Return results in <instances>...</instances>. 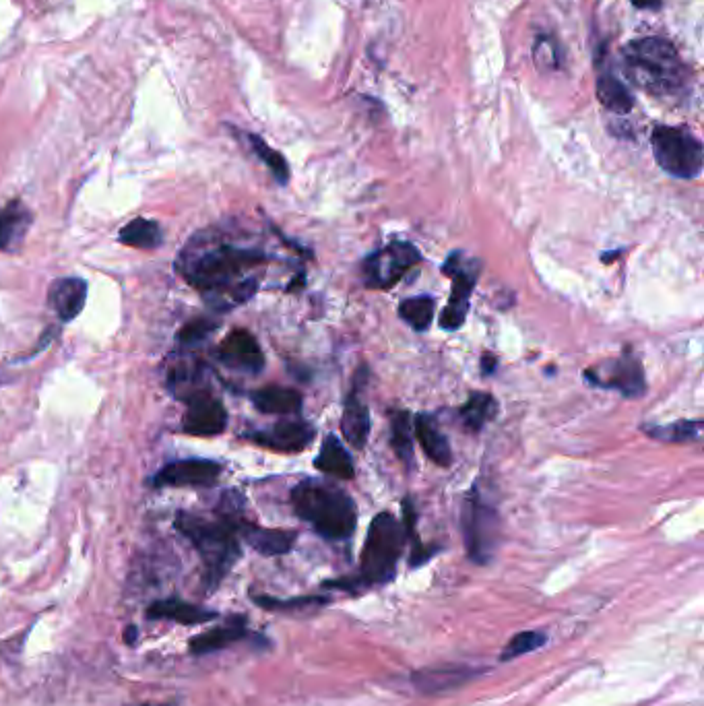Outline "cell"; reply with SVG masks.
<instances>
[{
    "instance_id": "6da1fadb",
    "label": "cell",
    "mask_w": 704,
    "mask_h": 706,
    "mask_svg": "<svg viewBox=\"0 0 704 706\" xmlns=\"http://www.w3.org/2000/svg\"><path fill=\"white\" fill-rule=\"evenodd\" d=\"M292 506L296 515L310 523L312 529L331 541L354 535L358 510L345 490L320 479H306L292 490Z\"/></svg>"
},
{
    "instance_id": "7a4b0ae2",
    "label": "cell",
    "mask_w": 704,
    "mask_h": 706,
    "mask_svg": "<svg viewBox=\"0 0 704 706\" xmlns=\"http://www.w3.org/2000/svg\"><path fill=\"white\" fill-rule=\"evenodd\" d=\"M626 77L653 95L676 93L688 79L684 62L665 38H640L622 50Z\"/></svg>"
},
{
    "instance_id": "3957f363",
    "label": "cell",
    "mask_w": 704,
    "mask_h": 706,
    "mask_svg": "<svg viewBox=\"0 0 704 706\" xmlns=\"http://www.w3.org/2000/svg\"><path fill=\"white\" fill-rule=\"evenodd\" d=\"M176 529L195 545L205 564L207 587L215 589L240 558V537L234 519L209 521L190 512H178Z\"/></svg>"
},
{
    "instance_id": "277c9868",
    "label": "cell",
    "mask_w": 704,
    "mask_h": 706,
    "mask_svg": "<svg viewBox=\"0 0 704 706\" xmlns=\"http://www.w3.org/2000/svg\"><path fill=\"white\" fill-rule=\"evenodd\" d=\"M265 259L267 256L259 250L219 246L192 261L182 275L201 292H223L226 287H232L242 271L265 263Z\"/></svg>"
},
{
    "instance_id": "5b68a950",
    "label": "cell",
    "mask_w": 704,
    "mask_h": 706,
    "mask_svg": "<svg viewBox=\"0 0 704 706\" xmlns=\"http://www.w3.org/2000/svg\"><path fill=\"white\" fill-rule=\"evenodd\" d=\"M403 529L391 512H380L370 523L362 550V579L370 585L389 583L403 552Z\"/></svg>"
},
{
    "instance_id": "8992f818",
    "label": "cell",
    "mask_w": 704,
    "mask_h": 706,
    "mask_svg": "<svg viewBox=\"0 0 704 706\" xmlns=\"http://www.w3.org/2000/svg\"><path fill=\"white\" fill-rule=\"evenodd\" d=\"M651 145L657 164L663 172L680 180L698 178L704 164L702 143L686 128L655 126Z\"/></svg>"
},
{
    "instance_id": "52a82bcc",
    "label": "cell",
    "mask_w": 704,
    "mask_h": 706,
    "mask_svg": "<svg viewBox=\"0 0 704 706\" xmlns=\"http://www.w3.org/2000/svg\"><path fill=\"white\" fill-rule=\"evenodd\" d=\"M463 535L469 558L475 564H488L500 541V517L496 508L471 490L463 504Z\"/></svg>"
},
{
    "instance_id": "ba28073f",
    "label": "cell",
    "mask_w": 704,
    "mask_h": 706,
    "mask_svg": "<svg viewBox=\"0 0 704 706\" xmlns=\"http://www.w3.org/2000/svg\"><path fill=\"white\" fill-rule=\"evenodd\" d=\"M422 261L420 250L409 242L395 240L384 248L372 252L364 261L362 275L372 290H389L399 283L405 273Z\"/></svg>"
},
{
    "instance_id": "9c48e42d",
    "label": "cell",
    "mask_w": 704,
    "mask_h": 706,
    "mask_svg": "<svg viewBox=\"0 0 704 706\" xmlns=\"http://www.w3.org/2000/svg\"><path fill=\"white\" fill-rule=\"evenodd\" d=\"M444 273L453 279V290L446 308L440 314V327L444 331H457L465 325V318L469 314V302L475 290L477 269L473 261L463 259L461 252H453L451 259L444 263Z\"/></svg>"
},
{
    "instance_id": "30bf717a",
    "label": "cell",
    "mask_w": 704,
    "mask_h": 706,
    "mask_svg": "<svg viewBox=\"0 0 704 706\" xmlns=\"http://www.w3.org/2000/svg\"><path fill=\"white\" fill-rule=\"evenodd\" d=\"M585 380L601 389H612L628 399L643 397L647 382L640 360L634 353H624L618 360L607 362L605 370H587Z\"/></svg>"
},
{
    "instance_id": "8fae6325",
    "label": "cell",
    "mask_w": 704,
    "mask_h": 706,
    "mask_svg": "<svg viewBox=\"0 0 704 706\" xmlns=\"http://www.w3.org/2000/svg\"><path fill=\"white\" fill-rule=\"evenodd\" d=\"M221 475V465L209 459H184L159 469L151 484L155 488H209Z\"/></svg>"
},
{
    "instance_id": "7c38bea8",
    "label": "cell",
    "mask_w": 704,
    "mask_h": 706,
    "mask_svg": "<svg viewBox=\"0 0 704 706\" xmlns=\"http://www.w3.org/2000/svg\"><path fill=\"white\" fill-rule=\"evenodd\" d=\"M228 426V411L209 393H192L186 403L182 428L190 436H219Z\"/></svg>"
},
{
    "instance_id": "4fadbf2b",
    "label": "cell",
    "mask_w": 704,
    "mask_h": 706,
    "mask_svg": "<svg viewBox=\"0 0 704 706\" xmlns=\"http://www.w3.org/2000/svg\"><path fill=\"white\" fill-rule=\"evenodd\" d=\"M248 438L275 453H302L314 440V428L302 420H281L269 430L254 432Z\"/></svg>"
},
{
    "instance_id": "5bb4252c",
    "label": "cell",
    "mask_w": 704,
    "mask_h": 706,
    "mask_svg": "<svg viewBox=\"0 0 704 706\" xmlns=\"http://www.w3.org/2000/svg\"><path fill=\"white\" fill-rule=\"evenodd\" d=\"M217 358L228 368L250 372V374H259L265 368V356L259 341L244 329L232 331L221 341Z\"/></svg>"
},
{
    "instance_id": "9a60e30c",
    "label": "cell",
    "mask_w": 704,
    "mask_h": 706,
    "mask_svg": "<svg viewBox=\"0 0 704 706\" xmlns=\"http://www.w3.org/2000/svg\"><path fill=\"white\" fill-rule=\"evenodd\" d=\"M364 378H366V370L362 368V370L356 372V384H354V389H351V393L345 399L343 415H341L343 438L351 446L358 448V451H362V448L368 442V436H370V411H368V405L364 403V399L360 395Z\"/></svg>"
},
{
    "instance_id": "2e32d148",
    "label": "cell",
    "mask_w": 704,
    "mask_h": 706,
    "mask_svg": "<svg viewBox=\"0 0 704 706\" xmlns=\"http://www.w3.org/2000/svg\"><path fill=\"white\" fill-rule=\"evenodd\" d=\"M238 537H242L254 552L263 556H283L294 548L296 533L283 529H265L240 519H234Z\"/></svg>"
},
{
    "instance_id": "e0dca14e",
    "label": "cell",
    "mask_w": 704,
    "mask_h": 706,
    "mask_svg": "<svg viewBox=\"0 0 704 706\" xmlns=\"http://www.w3.org/2000/svg\"><path fill=\"white\" fill-rule=\"evenodd\" d=\"M85 300L87 283L79 277L56 279L48 290V304L64 323H71V320H75L83 312Z\"/></svg>"
},
{
    "instance_id": "ac0fdd59",
    "label": "cell",
    "mask_w": 704,
    "mask_h": 706,
    "mask_svg": "<svg viewBox=\"0 0 704 706\" xmlns=\"http://www.w3.org/2000/svg\"><path fill=\"white\" fill-rule=\"evenodd\" d=\"M31 223H34V215L21 201H11L9 205L0 207V252H17Z\"/></svg>"
},
{
    "instance_id": "d6986e66",
    "label": "cell",
    "mask_w": 704,
    "mask_h": 706,
    "mask_svg": "<svg viewBox=\"0 0 704 706\" xmlns=\"http://www.w3.org/2000/svg\"><path fill=\"white\" fill-rule=\"evenodd\" d=\"M246 636H248L246 620L238 616V618H230L223 626L211 628L199 636H192L188 649L192 655H209L221 649H228L230 645L238 643V640Z\"/></svg>"
},
{
    "instance_id": "ffe728a7",
    "label": "cell",
    "mask_w": 704,
    "mask_h": 706,
    "mask_svg": "<svg viewBox=\"0 0 704 706\" xmlns=\"http://www.w3.org/2000/svg\"><path fill=\"white\" fill-rule=\"evenodd\" d=\"M147 618L149 620H170V622H178L182 626H197V624H207V622L215 620L217 612H211V609L192 605V603H186L180 599H162V601H155L149 605Z\"/></svg>"
},
{
    "instance_id": "44dd1931",
    "label": "cell",
    "mask_w": 704,
    "mask_h": 706,
    "mask_svg": "<svg viewBox=\"0 0 704 706\" xmlns=\"http://www.w3.org/2000/svg\"><path fill=\"white\" fill-rule=\"evenodd\" d=\"M413 434L420 440L424 453L428 455L430 461H434L440 467H451L453 465V451L451 444H448L446 436L438 428V422L428 413H420L413 422Z\"/></svg>"
},
{
    "instance_id": "7402d4cb",
    "label": "cell",
    "mask_w": 704,
    "mask_h": 706,
    "mask_svg": "<svg viewBox=\"0 0 704 706\" xmlns=\"http://www.w3.org/2000/svg\"><path fill=\"white\" fill-rule=\"evenodd\" d=\"M314 467L337 479H354L356 475L354 459H351V455L345 451V446L335 434H329L325 438L318 457L314 459Z\"/></svg>"
},
{
    "instance_id": "603a6c76",
    "label": "cell",
    "mask_w": 704,
    "mask_h": 706,
    "mask_svg": "<svg viewBox=\"0 0 704 706\" xmlns=\"http://www.w3.org/2000/svg\"><path fill=\"white\" fill-rule=\"evenodd\" d=\"M254 407L267 415H294L302 409V395L285 387H265L250 395Z\"/></svg>"
},
{
    "instance_id": "cb8c5ba5",
    "label": "cell",
    "mask_w": 704,
    "mask_h": 706,
    "mask_svg": "<svg viewBox=\"0 0 704 706\" xmlns=\"http://www.w3.org/2000/svg\"><path fill=\"white\" fill-rule=\"evenodd\" d=\"M498 413V403L492 395L488 393H471L467 403L459 409L461 424L465 426L467 432L477 434L490 424Z\"/></svg>"
},
{
    "instance_id": "d4e9b609",
    "label": "cell",
    "mask_w": 704,
    "mask_h": 706,
    "mask_svg": "<svg viewBox=\"0 0 704 706\" xmlns=\"http://www.w3.org/2000/svg\"><path fill=\"white\" fill-rule=\"evenodd\" d=\"M118 240L124 246L139 248V250H153L164 242V232L157 221L137 217L133 221H128L126 226L120 230Z\"/></svg>"
},
{
    "instance_id": "484cf974",
    "label": "cell",
    "mask_w": 704,
    "mask_h": 706,
    "mask_svg": "<svg viewBox=\"0 0 704 706\" xmlns=\"http://www.w3.org/2000/svg\"><path fill=\"white\" fill-rule=\"evenodd\" d=\"M469 678H471L469 669L436 667V669H424L415 673L413 684L422 692H440V690H451L455 686H461Z\"/></svg>"
},
{
    "instance_id": "4316f807",
    "label": "cell",
    "mask_w": 704,
    "mask_h": 706,
    "mask_svg": "<svg viewBox=\"0 0 704 706\" xmlns=\"http://www.w3.org/2000/svg\"><path fill=\"white\" fill-rule=\"evenodd\" d=\"M597 98L607 110H612L616 114H628L632 110V106H634L632 93L612 73H605V75L599 77V81H597Z\"/></svg>"
},
{
    "instance_id": "83f0119b",
    "label": "cell",
    "mask_w": 704,
    "mask_h": 706,
    "mask_svg": "<svg viewBox=\"0 0 704 706\" xmlns=\"http://www.w3.org/2000/svg\"><path fill=\"white\" fill-rule=\"evenodd\" d=\"M436 314V302L428 296L407 298L399 304V316L413 331H428Z\"/></svg>"
},
{
    "instance_id": "f1b7e54d",
    "label": "cell",
    "mask_w": 704,
    "mask_h": 706,
    "mask_svg": "<svg viewBox=\"0 0 704 706\" xmlns=\"http://www.w3.org/2000/svg\"><path fill=\"white\" fill-rule=\"evenodd\" d=\"M647 434L655 440L661 442H696L702 434V422L700 420H682L676 424L667 426H651L645 428Z\"/></svg>"
},
{
    "instance_id": "f546056e",
    "label": "cell",
    "mask_w": 704,
    "mask_h": 706,
    "mask_svg": "<svg viewBox=\"0 0 704 706\" xmlns=\"http://www.w3.org/2000/svg\"><path fill=\"white\" fill-rule=\"evenodd\" d=\"M411 417L407 411H395L391 420V444L397 457L407 465L413 461V436H411Z\"/></svg>"
},
{
    "instance_id": "4dcf8cb0",
    "label": "cell",
    "mask_w": 704,
    "mask_h": 706,
    "mask_svg": "<svg viewBox=\"0 0 704 706\" xmlns=\"http://www.w3.org/2000/svg\"><path fill=\"white\" fill-rule=\"evenodd\" d=\"M248 143H250L252 151L256 153V157H259L261 162L271 170L275 180L279 184H287V180H290V166H287L285 157L279 151L271 149L261 137H256V135H248Z\"/></svg>"
},
{
    "instance_id": "1f68e13d",
    "label": "cell",
    "mask_w": 704,
    "mask_h": 706,
    "mask_svg": "<svg viewBox=\"0 0 704 706\" xmlns=\"http://www.w3.org/2000/svg\"><path fill=\"white\" fill-rule=\"evenodd\" d=\"M543 643H546V636H543L541 632H521L515 638H510V643L502 651L500 659L502 661L517 659L521 655H527V653L539 649Z\"/></svg>"
},
{
    "instance_id": "d6a6232c",
    "label": "cell",
    "mask_w": 704,
    "mask_h": 706,
    "mask_svg": "<svg viewBox=\"0 0 704 706\" xmlns=\"http://www.w3.org/2000/svg\"><path fill=\"white\" fill-rule=\"evenodd\" d=\"M217 329V325L213 323V320H207V318H195V320H190L188 325H184L178 333V343L184 345V347H195L199 343H203L213 331Z\"/></svg>"
},
{
    "instance_id": "836d02e7",
    "label": "cell",
    "mask_w": 704,
    "mask_h": 706,
    "mask_svg": "<svg viewBox=\"0 0 704 706\" xmlns=\"http://www.w3.org/2000/svg\"><path fill=\"white\" fill-rule=\"evenodd\" d=\"M403 515H405V531L409 533V537L413 539V548H411V566H420L424 564L432 552H426L424 545L418 541V537H415V510H413V504L409 498H405L403 502Z\"/></svg>"
},
{
    "instance_id": "e575fe53",
    "label": "cell",
    "mask_w": 704,
    "mask_h": 706,
    "mask_svg": "<svg viewBox=\"0 0 704 706\" xmlns=\"http://www.w3.org/2000/svg\"><path fill=\"white\" fill-rule=\"evenodd\" d=\"M254 601L259 603L265 609H277V612H283V609H292V607H306L312 603H323V599H314V597H302V599H292V601H279V599H271V597H254Z\"/></svg>"
},
{
    "instance_id": "d590c367",
    "label": "cell",
    "mask_w": 704,
    "mask_h": 706,
    "mask_svg": "<svg viewBox=\"0 0 704 706\" xmlns=\"http://www.w3.org/2000/svg\"><path fill=\"white\" fill-rule=\"evenodd\" d=\"M496 364H498V358H496V356H492V353H486V356L482 358V370H484V376L494 374Z\"/></svg>"
},
{
    "instance_id": "8d00e7d4",
    "label": "cell",
    "mask_w": 704,
    "mask_h": 706,
    "mask_svg": "<svg viewBox=\"0 0 704 706\" xmlns=\"http://www.w3.org/2000/svg\"><path fill=\"white\" fill-rule=\"evenodd\" d=\"M632 5L638 9H659L661 0H632Z\"/></svg>"
},
{
    "instance_id": "74e56055",
    "label": "cell",
    "mask_w": 704,
    "mask_h": 706,
    "mask_svg": "<svg viewBox=\"0 0 704 706\" xmlns=\"http://www.w3.org/2000/svg\"><path fill=\"white\" fill-rule=\"evenodd\" d=\"M135 640H137V628H135V626H128L126 632H124V643H126V645H135Z\"/></svg>"
},
{
    "instance_id": "f35d334b",
    "label": "cell",
    "mask_w": 704,
    "mask_h": 706,
    "mask_svg": "<svg viewBox=\"0 0 704 706\" xmlns=\"http://www.w3.org/2000/svg\"><path fill=\"white\" fill-rule=\"evenodd\" d=\"M147 706H151V704H147ZM164 706H166V704H164Z\"/></svg>"
}]
</instances>
